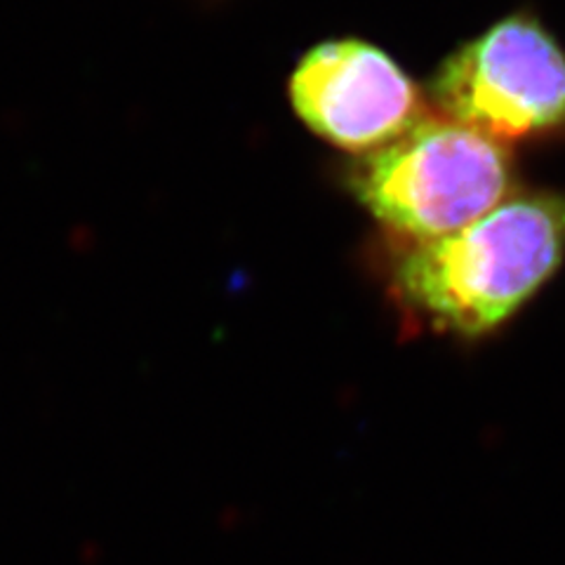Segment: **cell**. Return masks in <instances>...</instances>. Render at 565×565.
Listing matches in <instances>:
<instances>
[{"label": "cell", "instance_id": "1", "mask_svg": "<svg viewBox=\"0 0 565 565\" xmlns=\"http://www.w3.org/2000/svg\"><path fill=\"white\" fill-rule=\"evenodd\" d=\"M565 262V191H514L452 234L394 241L392 290L415 321L457 340L507 326Z\"/></svg>", "mask_w": 565, "mask_h": 565}, {"label": "cell", "instance_id": "2", "mask_svg": "<svg viewBox=\"0 0 565 565\" xmlns=\"http://www.w3.org/2000/svg\"><path fill=\"white\" fill-rule=\"evenodd\" d=\"M349 186L394 241H429L509 199L516 163L500 141L436 114L363 153Z\"/></svg>", "mask_w": 565, "mask_h": 565}, {"label": "cell", "instance_id": "3", "mask_svg": "<svg viewBox=\"0 0 565 565\" xmlns=\"http://www.w3.org/2000/svg\"><path fill=\"white\" fill-rule=\"evenodd\" d=\"M431 102L504 147L563 139L565 50L533 12H514L440 64Z\"/></svg>", "mask_w": 565, "mask_h": 565}, {"label": "cell", "instance_id": "4", "mask_svg": "<svg viewBox=\"0 0 565 565\" xmlns=\"http://www.w3.org/2000/svg\"><path fill=\"white\" fill-rule=\"evenodd\" d=\"M292 104L307 126L330 145L370 153L424 118V102L408 74L363 41L318 45L299 64Z\"/></svg>", "mask_w": 565, "mask_h": 565}]
</instances>
